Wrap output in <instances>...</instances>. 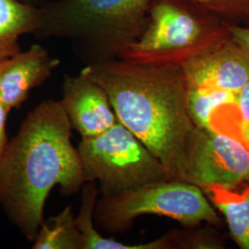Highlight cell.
<instances>
[{
	"label": "cell",
	"instance_id": "1",
	"mask_svg": "<svg viewBox=\"0 0 249 249\" xmlns=\"http://www.w3.org/2000/svg\"><path fill=\"white\" fill-rule=\"evenodd\" d=\"M71 131L60 102L45 100L27 115L0 160V206L30 242L53 187L71 196L86 183Z\"/></svg>",
	"mask_w": 249,
	"mask_h": 249
},
{
	"label": "cell",
	"instance_id": "2",
	"mask_svg": "<svg viewBox=\"0 0 249 249\" xmlns=\"http://www.w3.org/2000/svg\"><path fill=\"white\" fill-rule=\"evenodd\" d=\"M85 68L106 90L118 121L160 160L170 180L184 181L196 125L187 111L182 67L117 58Z\"/></svg>",
	"mask_w": 249,
	"mask_h": 249
},
{
	"label": "cell",
	"instance_id": "3",
	"mask_svg": "<svg viewBox=\"0 0 249 249\" xmlns=\"http://www.w3.org/2000/svg\"><path fill=\"white\" fill-rule=\"evenodd\" d=\"M153 0H55L39 9L34 36L71 42L85 66L121 58L146 26Z\"/></svg>",
	"mask_w": 249,
	"mask_h": 249
},
{
	"label": "cell",
	"instance_id": "4",
	"mask_svg": "<svg viewBox=\"0 0 249 249\" xmlns=\"http://www.w3.org/2000/svg\"><path fill=\"white\" fill-rule=\"evenodd\" d=\"M230 39L222 18L185 0H153L142 34L121 58L182 66Z\"/></svg>",
	"mask_w": 249,
	"mask_h": 249
},
{
	"label": "cell",
	"instance_id": "5",
	"mask_svg": "<svg viewBox=\"0 0 249 249\" xmlns=\"http://www.w3.org/2000/svg\"><path fill=\"white\" fill-rule=\"evenodd\" d=\"M214 209L200 187L181 180H163L123 195L99 196L94 223L110 233L129 230L143 215L166 217L188 227L202 223L220 226L222 220Z\"/></svg>",
	"mask_w": 249,
	"mask_h": 249
},
{
	"label": "cell",
	"instance_id": "6",
	"mask_svg": "<svg viewBox=\"0 0 249 249\" xmlns=\"http://www.w3.org/2000/svg\"><path fill=\"white\" fill-rule=\"evenodd\" d=\"M86 182H95L100 196L123 195L151 183L170 180L160 160L117 121L78 146Z\"/></svg>",
	"mask_w": 249,
	"mask_h": 249
},
{
	"label": "cell",
	"instance_id": "7",
	"mask_svg": "<svg viewBox=\"0 0 249 249\" xmlns=\"http://www.w3.org/2000/svg\"><path fill=\"white\" fill-rule=\"evenodd\" d=\"M184 181L201 189H235L249 181V149L227 134L196 126L187 144Z\"/></svg>",
	"mask_w": 249,
	"mask_h": 249
},
{
	"label": "cell",
	"instance_id": "8",
	"mask_svg": "<svg viewBox=\"0 0 249 249\" xmlns=\"http://www.w3.org/2000/svg\"><path fill=\"white\" fill-rule=\"evenodd\" d=\"M59 102L81 139L104 133L118 121L106 90L85 67L78 75L65 76Z\"/></svg>",
	"mask_w": 249,
	"mask_h": 249
},
{
	"label": "cell",
	"instance_id": "9",
	"mask_svg": "<svg viewBox=\"0 0 249 249\" xmlns=\"http://www.w3.org/2000/svg\"><path fill=\"white\" fill-rule=\"evenodd\" d=\"M187 88L237 93L249 80V57L231 39L183 64Z\"/></svg>",
	"mask_w": 249,
	"mask_h": 249
},
{
	"label": "cell",
	"instance_id": "10",
	"mask_svg": "<svg viewBox=\"0 0 249 249\" xmlns=\"http://www.w3.org/2000/svg\"><path fill=\"white\" fill-rule=\"evenodd\" d=\"M59 65V58L39 44L0 59V103L10 111L18 109Z\"/></svg>",
	"mask_w": 249,
	"mask_h": 249
},
{
	"label": "cell",
	"instance_id": "11",
	"mask_svg": "<svg viewBox=\"0 0 249 249\" xmlns=\"http://www.w3.org/2000/svg\"><path fill=\"white\" fill-rule=\"evenodd\" d=\"M187 107L197 127L239 140L236 93L210 88H187Z\"/></svg>",
	"mask_w": 249,
	"mask_h": 249
},
{
	"label": "cell",
	"instance_id": "12",
	"mask_svg": "<svg viewBox=\"0 0 249 249\" xmlns=\"http://www.w3.org/2000/svg\"><path fill=\"white\" fill-rule=\"evenodd\" d=\"M242 187H207L202 190L225 217L232 240L240 249H249V181Z\"/></svg>",
	"mask_w": 249,
	"mask_h": 249
},
{
	"label": "cell",
	"instance_id": "13",
	"mask_svg": "<svg viewBox=\"0 0 249 249\" xmlns=\"http://www.w3.org/2000/svg\"><path fill=\"white\" fill-rule=\"evenodd\" d=\"M38 18L37 8L18 0H0V59L21 51L19 39L35 34Z\"/></svg>",
	"mask_w": 249,
	"mask_h": 249
},
{
	"label": "cell",
	"instance_id": "14",
	"mask_svg": "<svg viewBox=\"0 0 249 249\" xmlns=\"http://www.w3.org/2000/svg\"><path fill=\"white\" fill-rule=\"evenodd\" d=\"M33 242L34 249H84L71 206L44 220Z\"/></svg>",
	"mask_w": 249,
	"mask_h": 249
},
{
	"label": "cell",
	"instance_id": "15",
	"mask_svg": "<svg viewBox=\"0 0 249 249\" xmlns=\"http://www.w3.org/2000/svg\"><path fill=\"white\" fill-rule=\"evenodd\" d=\"M100 196L95 182H86L81 188L79 214L76 224L82 234L84 249H124V243L103 236L94 226V209Z\"/></svg>",
	"mask_w": 249,
	"mask_h": 249
},
{
	"label": "cell",
	"instance_id": "16",
	"mask_svg": "<svg viewBox=\"0 0 249 249\" xmlns=\"http://www.w3.org/2000/svg\"><path fill=\"white\" fill-rule=\"evenodd\" d=\"M225 21H249V0H185Z\"/></svg>",
	"mask_w": 249,
	"mask_h": 249
},
{
	"label": "cell",
	"instance_id": "17",
	"mask_svg": "<svg viewBox=\"0 0 249 249\" xmlns=\"http://www.w3.org/2000/svg\"><path fill=\"white\" fill-rule=\"evenodd\" d=\"M181 249H224L223 237L213 228H203L195 231H181Z\"/></svg>",
	"mask_w": 249,
	"mask_h": 249
},
{
	"label": "cell",
	"instance_id": "18",
	"mask_svg": "<svg viewBox=\"0 0 249 249\" xmlns=\"http://www.w3.org/2000/svg\"><path fill=\"white\" fill-rule=\"evenodd\" d=\"M239 140L249 149V80L236 93Z\"/></svg>",
	"mask_w": 249,
	"mask_h": 249
},
{
	"label": "cell",
	"instance_id": "19",
	"mask_svg": "<svg viewBox=\"0 0 249 249\" xmlns=\"http://www.w3.org/2000/svg\"><path fill=\"white\" fill-rule=\"evenodd\" d=\"M231 41L249 57V26L238 24L237 22L226 21Z\"/></svg>",
	"mask_w": 249,
	"mask_h": 249
},
{
	"label": "cell",
	"instance_id": "20",
	"mask_svg": "<svg viewBox=\"0 0 249 249\" xmlns=\"http://www.w3.org/2000/svg\"><path fill=\"white\" fill-rule=\"evenodd\" d=\"M9 113L10 110L0 103V160L2 159L9 142L7 133V120Z\"/></svg>",
	"mask_w": 249,
	"mask_h": 249
},
{
	"label": "cell",
	"instance_id": "21",
	"mask_svg": "<svg viewBox=\"0 0 249 249\" xmlns=\"http://www.w3.org/2000/svg\"><path fill=\"white\" fill-rule=\"evenodd\" d=\"M18 2H21L23 4H26L29 6H32V7H35L37 9H40L42 7H44L46 4L48 3H51L53 1L55 0H18Z\"/></svg>",
	"mask_w": 249,
	"mask_h": 249
}]
</instances>
